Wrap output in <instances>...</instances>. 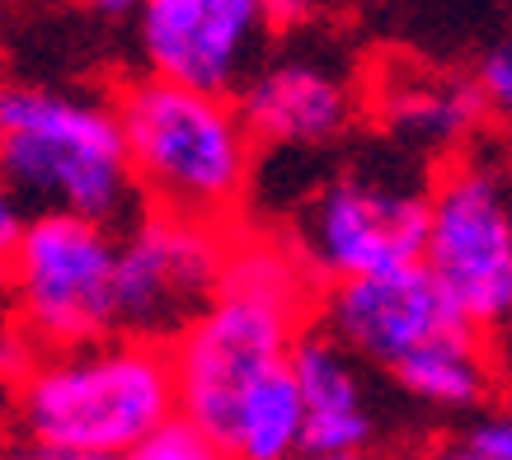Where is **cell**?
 <instances>
[{
	"instance_id": "3",
	"label": "cell",
	"mask_w": 512,
	"mask_h": 460,
	"mask_svg": "<svg viewBox=\"0 0 512 460\" xmlns=\"http://www.w3.org/2000/svg\"><path fill=\"white\" fill-rule=\"evenodd\" d=\"M113 108L141 207L235 226L254 193L259 141L249 137L231 94L146 71L113 99Z\"/></svg>"
},
{
	"instance_id": "17",
	"label": "cell",
	"mask_w": 512,
	"mask_h": 460,
	"mask_svg": "<svg viewBox=\"0 0 512 460\" xmlns=\"http://www.w3.org/2000/svg\"><path fill=\"white\" fill-rule=\"evenodd\" d=\"M451 451H456L461 460H508L512 456V423H508V414H484V409H475L466 428L456 432Z\"/></svg>"
},
{
	"instance_id": "8",
	"label": "cell",
	"mask_w": 512,
	"mask_h": 460,
	"mask_svg": "<svg viewBox=\"0 0 512 460\" xmlns=\"http://www.w3.org/2000/svg\"><path fill=\"white\" fill-rule=\"evenodd\" d=\"M231 226L146 207L118 226L113 334L170 343L221 287Z\"/></svg>"
},
{
	"instance_id": "18",
	"label": "cell",
	"mask_w": 512,
	"mask_h": 460,
	"mask_svg": "<svg viewBox=\"0 0 512 460\" xmlns=\"http://www.w3.org/2000/svg\"><path fill=\"white\" fill-rule=\"evenodd\" d=\"M470 85H475V94L484 99L489 118H508V108H512V47H508V38L484 52L480 66H475V76H470Z\"/></svg>"
},
{
	"instance_id": "7",
	"label": "cell",
	"mask_w": 512,
	"mask_h": 460,
	"mask_svg": "<svg viewBox=\"0 0 512 460\" xmlns=\"http://www.w3.org/2000/svg\"><path fill=\"white\" fill-rule=\"evenodd\" d=\"M428 184L409 165H348L306 198L296 221V254L315 277H362L414 263L423 249Z\"/></svg>"
},
{
	"instance_id": "21",
	"label": "cell",
	"mask_w": 512,
	"mask_h": 460,
	"mask_svg": "<svg viewBox=\"0 0 512 460\" xmlns=\"http://www.w3.org/2000/svg\"><path fill=\"white\" fill-rule=\"evenodd\" d=\"M85 5H90L99 19H132L141 0H85Z\"/></svg>"
},
{
	"instance_id": "20",
	"label": "cell",
	"mask_w": 512,
	"mask_h": 460,
	"mask_svg": "<svg viewBox=\"0 0 512 460\" xmlns=\"http://www.w3.org/2000/svg\"><path fill=\"white\" fill-rule=\"evenodd\" d=\"M320 0H264V15H268V29H301L311 24Z\"/></svg>"
},
{
	"instance_id": "6",
	"label": "cell",
	"mask_w": 512,
	"mask_h": 460,
	"mask_svg": "<svg viewBox=\"0 0 512 460\" xmlns=\"http://www.w3.org/2000/svg\"><path fill=\"white\" fill-rule=\"evenodd\" d=\"M118 226L76 212H29L5 263L19 334L33 348H66L113 334Z\"/></svg>"
},
{
	"instance_id": "9",
	"label": "cell",
	"mask_w": 512,
	"mask_h": 460,
	"mask_svg": "<svg viewBox=\"0 0 512 460\" xmlns=\"http://www.w3.org/2000/svg\"><path fill=\"white\" fill-rule=\"evenodd\" d=\"M137 47L151 76L235 94L268 43L264 0H141Z\"/></svg>"
},
{
	"instance_id": "5",
	"label": "cell",
	"mask_w": 512,
	"mask_h": 460,
	"mask_svg": "<svg viewBox=\"0 0 512 460\" xmlns=\"http://www.w3.org/2000/svg\"><path fill=\"white\" fill-rule=\"evenodd\" d=\"M419 263L433 273L451 310L466 324L498 334L512 315V207L508 169L494 155H447L428 179Z\"/></svg>"
},
{
	"instance_id": "4",
	"label": "cell",
	"mask_w": 512,
	"mask_h": 460,
	"mask_svg": "<svg viewBox=\"0 0 512 460\" xmlns=\"http://www.w3.org/2000/svg\"><path fill=\"white\" fill-rule=\"evenodd\" d=\"M0 179L29 212H76L104 226L141 212L118 108L99 94L0 90Z\"/></svg>"
},
{
	"instance_id": "11",
	"label": "cell",
	"mask_w": 512,
	"mask_h": 460,
	"mask_svg": "<svg viewBox=\"0 0 512 460\" xmlns=\"http://www.w3.org/2000/svg\"><path fill=\"white\" fill-rule=\"evenodd\" d=\"M451 320L461 315L451 310V301L419 259L381 273L339 277L325 301V329L376 371H390L404 353H414Z\"/></svg>"
},
{
	"instance_id": "14",
	"label": "cell",
	"mask_w": 512,
	"mask_h": 460,
	"mask_svg": "<svg viewBox=\"0 0 512 460\" xmlns=\"http://www.w3.org/2000/svg\"><path fill=\"white\" fill-rule=\"evenodd\" d=\"M489 338L494 334H484L475 324L451 320L428 343H419L414 353H404L386 376L419 409H433V414H475V409H489L498 390V357Z\"/></svg>"
},
{
	"instance_id": "1",
	"label": "cell",
	"mask_w": 512,
	"mask_h": 460,
	"mask_svg": "<svg viewBox=\"0 0 512 460\" xmlns=\"http://www.w3.org/2000/svg\"><path fill=\"white\" fill-rule=\"evenodd\" d=\"M311 306L315 273L296 245L231 235L217 296L165 343L179 414L217 442L245 385L287 362L296 334L311 324Z\"/></svg>"
},
{
	"instance_id": "13",
	"label": "cell",
	"mask_w": 512,
	"mask_h": 460,
	"mask_svg": "<svg viewBox=\"0 0 512 460\" xmlns=\"http://www.w3.org/2000/svg\"><path fill=\"white\" fill-rule=\"evenodd\" d=\"M372 108L395 141V151L428 155V160L466 151L489 118V108L466 76L428 71V66L386 71L372 90Z\"/></svg>"
},
{
	"instance_id": "10",
	"label": "cell",
	"mask_w": 512,
	"mask_h": 460,
	"mask_svg": "<svg viewBox=\"0 0 512 460\" xmlns=\"http://www.w3.org/2000/svg\"><path fill=\"white\" fill-rule=\"evenodd\" d=\"M231 99L249 137L278 151L334 146L339 137H348V127L362 113V90L348 76V66L329 62L320 52H287L268 62L259 57Z\"/></svg>"
},
{
	"instance_id": "12",
	"label": "cell",
	"mask_w": 512,
	"mask_h": 460,
	"mask_svg": "<svg viewBox=\"0 0 512 460\" xmlns=\"http://www.w3.org/2000/svg\"><path fill=\"white\" fill-rule=\"evenodd\" d=\"M296 395H301V451L315 460L367 456L376 442V404L367 385V362L353 357L339 338L320 329H301L287 353Z\"/></svg>"
},
{
	"instance_id": "15",
	"label": "cell",
	"mask_w": 512,
	"mask_h": 460,
	"mask_svg": "<svg viewBox=\"0 0 512 460\" xmlns=\"http://www.w3.org/2000/svg\"><path fill=\"white\" fill-rule=\"evenodd\" d=\"M217 446L221 456L240 460H287L301 451V395H296L287 362L264 371L254 385H245Z\"/></svg>"
},
{
	"instance_id": "19",
	"label": "cell",
	"mask_w": 512,
	"mask_h": 460,
	"mask_svg": "<svg viewBox=\"0 0 512 460\" xmlns=\"http://www.w3.org/2000/svg\"><path fill=\"white\" fill-rule=\"evenodd\" d=\"M24 221H29V207L15 198V188L0 179V277H5V263H10V254H15V245H19Z\"/></svg>"
},
{
	"instance_id": "16",
	"label": "cell",
	"mask_w": 512,
	"mask_h": 460,
	"mask_svg": "<svg viewBox=\"0 0 512 460\" xmlns=\"http://www.w3.org/2000/svg\"><path fill=\"white\" fill-rule=\"evenodd\" d=\"M217 442L207 437V432L193 423L188 414H165L156 428L146 432L132 451V460H217Z\"/></svg>"
},
{
	"instance_id": "22",
	"label": "cell",
	"mask_w": 512,
	"mask_h": 460,
	"mask_svg": "<svg viewBox=\"0 0 512 460\" xmlns=\"http://www.w3.org/2000/svg\"><path fill=\"white\" fill-rule=\"evenodd\" d=\"M10 414H15V381L0 371V437L10 432Z\"/></svg>"
},
{
	"instance_id": "2",
	"label": "cell",
	"mask_w": 512,
	"mask_h": 460,
	"mask_svg": "<svg viewBox=\"0 0 512 460\" xmlns=\"http://www.w3.org/2000/svg\"><path fill=\"white\" fill-rule=\"evenodd\" d=\"M179 409L165 343L104 334L66 348H33L15 376L10 428L52 460H118Z\"/></svg>"
}]
</instances>
